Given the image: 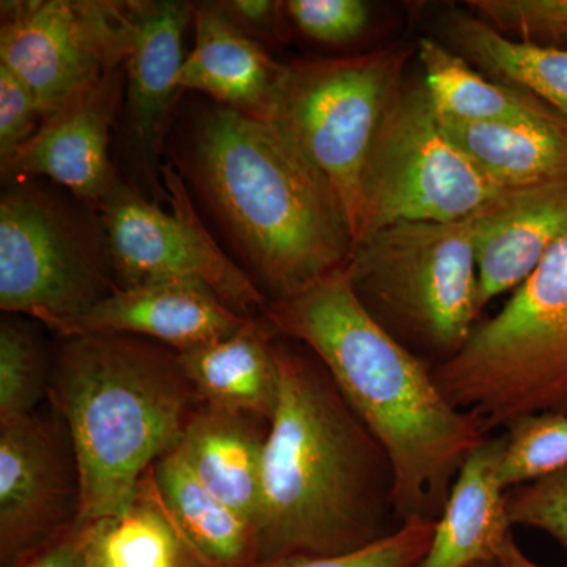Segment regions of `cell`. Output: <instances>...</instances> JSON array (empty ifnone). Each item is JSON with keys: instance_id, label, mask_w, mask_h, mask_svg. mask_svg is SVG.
Listing matches in <instances>:
<instances>
[{"instance_id": "cell-1", "label": "cell", "mask_w": 567, "mask_h": 567, "mask_svg": "<svg viewBox=\"0 0 567 567\" xmlns=\"http://www.w3.org/2000/svg\"><path fill=\"white\" fill-rule=\"evenodd\" d=\"M264 316L311 350L385 447L399 524L439 520L466 458L491 436L483 423L451 404L434 368L377 322L346 267L271 301Z\"/></svg>"}, {"instance_id": "cell-2", "label": "cell", "mask_w": 567, "mask_h": 567, "mask_svg": "<svg viewBox=\"0 0 567 567\" xmlns=\"http://www.w3.org/2000/svg\"><path fill=\"white\" fill-rule=\"evenodd\" d=\"M279 394L265 439L256 567L353 554L401 527L385 447L312 354L278 344Z\"/></svg>"}, {"instance_id": "cell-3", "label": "cell", "mask_w": 567, "mask_h": 567, "mask_svg": "<svg viewBox=\"0 0 567 567\" xmlns=\"http://www.w3.org/2000/svg\"><path fill=\"white\" fill-rule=\"evenodd\" d=\"M189 175L271 301L349 262L344 205L275 123L224 106L208 112L194 133Z\"/></svg>"}, {"instance_id": "cell-4", "label": "cell", "mask_w": 567, "mask_h": 567, "mask_svg": "<svg viewBox=\"0 0 567 567\" xmlns=\"http://www.w3.org/2000/svg\"><path fill=\"white\" fill-rule=\"evenodd\" d=\"M62 338L52 391L76 464V520L112 525L136 507L145 470L178 446L203 401L169 347L130 334Z\"/></svg>"}, {"instance_id": "cell-5", "label": "cell", "mask_w": 567, "mask_h": 567, "mask_svg": "<svg viewBox=\"0 0 567 567\" xmlns=\"http://www.w3.org/2000/svg\"><path fill=\"white\" fill-rule=\"evenodd\" d=\"M477 212L457 221L398 223L353 246L347 274L377 322L439 368L480 320Z\"/></svg>"}, {"instance_id": "cell-6", "label": "cell", "mask_w": 567, "mask_h": 567, "mask_svg": "<svg viewBox=\"0 0 567 567\" xmlns=\"http://www.w3.org/2000/svg\"><path fill=\"white\" fill-rule=\"evenodd\" d=\"M434 377L488 434L533 413L567 415V234Z\"/></svg>"}, {"instance_id": "cell-7", "label": "cell", "mask_w": 567, "mask_h": 567, "mask_svg": "<svg viewBox=\"0 0 567 567\" xmlns=\"http://www.w3.org/2000/svg\"><path fill=\"white\" fill-rule=\"evenodd\" d=\"M409 58L386 48L284 66L270 121L324 175L344 205L357 241L365 164Z\"/></svg>"}, {"instance_id": "cell-8", "label": "cell", "mask_w": 567, "mask_h": 567, "mask_svg": "<svg viewBox=\"0 0 567 567\" xmlns=\"http://www.w3.org/2000/svg\"><path fill=\"white\" fill-rule=\"evenodd\" d=\"M503 192L450 140L424 82L401 89L365 164L354 245L398 223L468 218Z\"/></svg>"}, {"instance_id": "cell-9", "label": "cell", "mask_w": 567, "mask_h": 567, "mask_svg": "<svg viewBox=\"0 0 567 567\" xmlns=\"http://www.w3.org/2000/svg\"><path fill=\"white\" fill-rule=\"evenodd\" d=\"M162 174L171 213L118 182L100 200L107 256L121 287L192 279L205 284L238 315H265L267 298L205 229L181 175L171 166H163Z\"/></svg>"}, {"instance_id": "cell-10", "label": "cell", "mask_w": 567, "mask_h": 567, "mask_svg": "<svg viewBox=\"0 0 567 567\" xmlns=\"http://www.w3.org/2000/svg\"><path fill=\"white\" fill-rule=\"evenodd\" d=\"M0 10V65L31 89L43 122L125 66L128 2L17 0Z\"/></svg>"}, {"instance_id": "cell-11", "label": "cell", "mask_w": 567, "mask_h": 567, "mask_svg": "<svg viewBox=\"0 0 567 567\" xmlns=\"http://www.w3.org/2000/svg\"><path fill=\"white\" fill-rule=\"evenodd\" d=\"M70 219L43 194L13 188L0 203V308L51 327L117 290Z\"/></svg>"}, {"instance_id": "cell-12", "label": "cell", "mask_w": 567, "mask_h": 567, "mask_svg": "<svg viewBox=\"0 0 567 567\" xmlns=\"http://www.w3.org/2000/svg\"><path fill=\"white\" fill-rule=\"evenodd\" d=\"M61 440L28 415L0 423V567H13L78 516V481H70Z\"/></svg>"}, {"instance_id": "cell-13", "label": "cell", "mask_w": 567, "mask_h": 567, "mask_svg": "<svg viewBox=\"0 0 567 567\" xmlns=\"http://www.w3.org/2000/svg\"><path fill=\"white\" fill-rule=\"evenodd\" d=\"M251 319L235 312L203 282L166 279L118 287L55 331L61 336H137L182 353L237 333Z\"/></svg>"}, {"instance_id": "cell-14", "label": "cell", "mask_w": 567, "mask_h": 567, "mask_svg": "<svg viewBox=\"0 0 567 567\" xmlns=\"http://www.w3.org/2000/svg\"><path fill=\"white\" fill-rule=\"evenodd\" d=\"M122 70L112 71L41 123L35 136L2 163L3 174L43 175L82 199H104L117 183L110 158V137L121 107Z\"/></svg>"}, {"instance_id": "cell-15", "label": "cell", "mask_w": 567, "mask_h": 567, "mask_svg": "<svg viewBox=\"0 0 567 567\" xmlns=\"http://www.w3.org/2000/svg\"><path fill=\"white\" fill-rule=\"evenodd\" d=\"M477 305L481 315L516 290L567 234V174L506 189L477 212Z\"/></svg>"}, {"instance_id": "cell-16", "label": "cell", "mask_w": 567, "mask_h": 567, "mask_svg": "<svg viewBox=\"0 0 567 567\" xmlns=\"http://www.w3.org/2000/svg\"><path fill=\"white\" fill-rule=\"evenodd\" d=\"M128 9L132 44L125 62L126 122L145 174L159 189L156 159L175 96L181 92L178 74L186 58L183 33L196 7L178 0H133Z\"/></svg>"}, {"instance_id": "cell-17", "label": "cell", "mask_w": 567, "mask_h": 567, "mask_svg": "<svg viewBox=\"0 0 567 567\" xmlns=\"http://www.w3.org/2000/svg\"><path fill=\"white\" fill-rule=\"evenodd\" d=\"M196 43L178 74L181 91L204 92L224 107L270 121L284 66L241 31L218 3L194 9Z\"/></svg>"}, {"instance_id": "cell-18", "label": "cell", "mask_w": 567, "mask_h": 567, "mask_svg": "<svg viewBox=\"0 0 567 567\" xmlns=\"http://www.w3.org/2000/svg\"><path fill=\"white\" fill-rule=\"evenodd\" d=\"M505 435L488 436L454 481L434 540L417 567H473L496 561L513 535L507 491L502 484Z\"/></svg>"}, {"instance_id": "cell-19", "label": "cell", "mask_w": 567, "mask_h": 567, "mask_svg": "<svg viewBox=\"0 0 567 567\" xmlns=\"http://www.w3.org/2000/svg\"><path fill=\"white\" fill-rule=\"evenodd\" d=\"M278 330L264 316L237 333L178 353L204 405L270 424L279 394Z\"/></svg>"}, {"instance_id": "cell-20", "label": "cell", "mask_w": 567, "mask_h": 567, "mask_svg": "<svg viewBox=\"0 0 567 567\" xmlns=\"http://www.w3.org/2000/svg\"><path fill=\"white\" fill-rule=\"evenodd\" d=\"M268 425L256 417L203 404L175 447L203 486L252 529L259 511Z\"/></svg>"}, {"instance_id": "cell-21", "label": "cell", "mask_w": 567, "mask_h": 567, "mask_svg": "<svg viewBox=\"0 0 567 567\" xmlns=\"http://www.w3.org/2000/svg\"><path fill=\"white\" fill-rule=\"evenodd\" d=\"M167 520L199 567H256L254 529L203 486L177 450L153 465Z\"/></svg>"}, {"instance_id": "cell-22", "label": "cell", "mask_w": 567, "mask_h": 567, "mask_svg": "<svg viewBox=\"0 0 567 567\" xmlns=\"http://www.w3.org/2000/svg\"><path fill=\"white\" fill-rule=\"evenodd\" d=\"M450 140L503 189L567 174V123L458 122L439 114Z\"/></svg>"}, {"instance_id": "cell-23", "label": "cell", "mask_w": 567, "mask_h": 567, "mask_svg": "<svg viewBox=\"0 0 567 567\" xmlns=\"http://www.w3.org/2000/svg\"><path fill=\"white\" fill-rule=\"evenodd\" d=\"M417 59L423 66L425 89L442 117L476 123L555 122L563 118L524 89L487 80L462 55L439 41L421 39Z\"/></svg>"}, {"instance_id": "cell-24", "label": "cell", "mask_w": 567, "mask_h": 567, "mask_svg": "<svg viewBox=\"0 0 567 567\" xmlns=\"http://www.w3.org/2000/svg\"><path fill=\"white\" fill-rule=\"evenodd\" d=\"M445 32L466 62L543 100L567 123V50L522 43L465 13L450 14Z\"/></svg>"}, {"instance_id": "cell-25", "label": "cell", "mask_w": 567, "mask_h": 567, "mask_svg": "<svg viewBox=\"0 0 567 567\" xmlns=\"http://www.w3.org/2000/svg\"><path fill=\"white\" fill-rule=\"evenodd\" d=\"M499 477L506 491L524 486L567 466L566 413H533L511 421L503 429Z\"/></svg>"}, {"instance_id": "cell-26", "label": "cell", "mask_w": 567, "mask_h": 567, "mask_svg": "<svg viewBox=\"0 0 567 567\" xmlns=\"http://www.w3.org/2000/svg\"><path fill=\"white\" fill-rule=\"evenodd\" d=\"M44 393V360L25 324H0V423L32 415Z\"/></svg>"}, {"instance_id": "cell-27", "label": "cell", "mask_w": 567, "mask_h": 567, "mask_svg": "<svg viewBox=\"0 0 567 567\" xmlns=\"http://www.w3.org/2000/svg\"><path fill=\"white\" fill-rule=\"evenodd\" d=\"M178 537L169 520L145 507L110 525L102 537L104 567H174Z\"/></svg>"}, {"instance_id": "cell-28", "label": "cell", "mask_w": 567, "mask_h": 567, "mask_svg": "<svg viewBox=\"0 0 567 567\" xmlns=\"http://www.w3.org/2000/svg\"><path fill=\"white\" fill-rule=\"evenodd\" d=\"M466 6L509 39L567 50V0H472Z\"/></svg>"}, {"instance_id": "cell-29", "label": "cell", "mask_w": 567, "mask_h": 567, "mask_svg": "<svg viewBox=\"0 0 567 567\" xmlns=\"http://www.w3.org/2000/svg\"><path fill=\"white\" fill-rule=\"evenodd\" d=\"M436 522L401 525L393 535L338 557L298 558L260 567H417L434 540Z\"/></svg>"}, {"instance_id": "cell-30", "label": "cell", "mask_w": 567, "mask_h": 567, "mask_svg": "<svg viewBox=\"0 0 567 567\" xmlns=\"http://www.w3.org/2000/svg\"><path fill=\"white\" fill-rule=\"evenodd\" d=\"M507 511L513 527L540 529L567 554V466L507 491Z\"/></svg>"}, {"instance_id": "cell-31", "label": "cell", "mask_w": 567, "mask_h": 567, "mask_svg": "<svg viewBox=\"0 0 567 567\" xmlns=\"http://www.w3.org/2000/svg\"><path fill=\"white\" fill-rule=\"evenodd\" d=\"M284 10L298 31L320 43L354 40L369 22V7L361 0H289Z\"/></svg>"}, {"instance_id": "cell-32", "label": "cell", "mask_w": 567, "mask_h": 567, "mask_svg": "<svg viewBox=\"0 0 567 567\" xmlns=\"http://www.w3.org/2000/svg\"><path fill=\"white\" fill-rule=\"evenodd\" d=\"M43 117L31 89L0 65V162H9L39 132Z\"/></svg>"}, {"instance_id": "cell-33", "label": "cell", "mask_w": 567, "mask_h": 567, "mask_svg": "<svg viewBox=\"0 0 567 567\" xmlns=\"http://www.w3.org/2000/svg\"><path fill=\"white\" fill-rule=\"evenodd\" d=\"M107 527L71 522L13 567H103L102 537Z\"/></svg>"}, {"instance_id": "cell-34", "label": "cell", "mask_w": 567, "mask_h": 567, "mask_svg": "<svg viewBox=\"0 0 567 567\" xmlns=\"http://www.w3.org/2000/svg\"><path fill=\"white\" fill-rule=\"evenodd\" d=\"M218 6L246 33L274 29L279 13L284 11V2L271 0H230L218 2Z\"/></svg>"}, {"instance_id": "cell-35", "label": "cell", "mask_w": 567, "mask_h": 567, "mask_svg": "<svg viewBox=\"0 0 567 567\" xmlns=\"http://www.w3.org/2000/svg\"><path fill=\"white\" fill-rule=\"evenodd\" d=\"M496 561H498L502 567H544L536 565L533 559H529L527 555L522 551V548L517 546L513 535L507 537L506 543L503 544L502 550H499L498 557H496Z\"/></svg>"}, {"instance_id": "cell-36", "label": "cell", "mask_w": 567, "mask_h": 567, "mask_svg": "<svg viewBox=\"0 0 567 567\" xmlns=\"http://www.w3.org/2000/svg\"><path fill=\"white\" fill-rule=\"evenodd\" d=\"M473 567H502L498 561H484L480 563V565H475Z\"/></svg>"}, {"instance_id": "cell-37", "label": "cell", "mask_w": 567, "mask_h": 567, "mask_svg": "<svg viewBox=\"0 0 567 567\" xmlns=\"http://www.w3.org/2000/svg\"><path fill=\"white\" fill-rule=\"evenodd\" d=\"M174 567H178V565H175Z\"/></svg>"}]
</instances>
